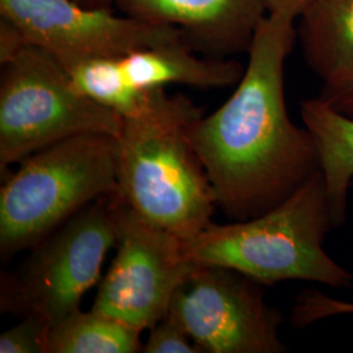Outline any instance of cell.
I'll list each match as a JSON object with an SVG mask.
<instances>
[{"label":"cell","mask_w":353,"mask_h":353,"mask_svg":"<svg viewBox=\"0 0 353 353\" xmlns=\"http://www.w3.org/2000/svg\"><path fill=\"white\" fill-rule=\"evenodd\" d=\"M301 19L309 67L323 81L353 62V0H313Z\"/></svg>","instance_id":"obj_13"},{"label":"cell","mask_w":353,"mask_h":353,"mask_svg":"<svg viewBox=\"0 0 353 353\" xmlns=\"http://www.w3.org/2000/svg\"><path fill=\"white\" fill-rule=\"evenodd\" d=\"M3 178L0 255L33 249L89 204L117 191L118 140L83 134L34 152Z\"/></svg>","instance_id":"obj_4"},{"label":"cell","mask_w":353,"mask_h":353,"mask_svg":"<svg viewBox=\"0 0 353 353\" xmlns=\"http://www.w3.org/2000/svg\"><path fill=\"white\" fill-rule=\"evenodd\" d=\"M294 21L265 16L233 94L191 127L217 205L230 221L265 214L321 170L313 135L292 122L285 105L284 64Z\"/></svg>","instance_id":"obj_1"},{"label":"cell","mask_w":353,"mask_h":353,"mask_svg":"<svg viewBox=\"0 0 353 353\" xmlns=\"http://www.w3.org/2000/svg\"><path fill=\"white\" fill-rule=\"evenodd\" d=\"M203 110L183 94L152 89L118 135L114 196L156 227L188 240L212 223V183L191 141Z\"/></svg>","instance_id":"obj_2"},{"label":"cell","mask_w":353,"mask_h":353,"mask_svg":"<svg viewBox=\"0 0 353 353\" xmlns=\"http://www.w3.org/2000/svg\"><path fill=\"white\" fill-rule=\"evenodd\" d=\"M119 58L89 59L72 65L67 72L79 93L126 118L139 110L150 90L140 92L130 84Z\"/></svg>","instance_id":"obj_15"},{"label":"cell","mask_w":353,"mask_h":353,"mask_svg":"<svg viewBox=\"0 0 353 353\" xmlns=\"http://www.w3.org/2000/svg\"><path fill=\"white\" fill-rule=\"evenodd\" d=\"M75 1L93 8H112L114 6V0H75Z\"/></svg>","instance_id":"obj_22"},{"label":"cell","mask_w":353,"mask_h":353,"mask_svg":"<svg viewBox=\"0 0 353 353\" xmlns=\"http://www.w3.org/2000/svg\"><path fill=\"white\" fill-rule=\"evenodd\" d=\"M262 284L221 265H196L170 305L203 353H281L284 316L265 303Z\"/></svg>","instance_id":"obj_8"},{"label":"cell","mask_w":353,"mask_h":353,"mask_svg":"<svg viewBox=\"0 0 353 353\" xmlns=\"http://www.w3.org/2000/svg\"><path fill=\"white\" fill-rule=\"evenodd\" d=\"M313 0H265L268 14L297 20Z\"/></svg>","instance_id":"obj_21"},{"label":"cell","mask_w":353,"mask_h":353,"mask_svg":"<svg viewBox=\"0 0 353 353\" xmlns=\"http://www.w3.org/2000/svg\"><path fill=\"white\" fill-rule=\"evenodd\" d=\"M185 39L147 48L121 57V65L134 88L147 92L181 84L198 89L237 85L245 67L232 58L196 57Z\"/></svg>","instance_id":"obj_11"},{"label":"cell","mask_w":353,"mask_h":353,"mask_svg":"<svg viewBox=\"0 0 353 353\" xmlns=\"http://www.w3.org/2000/svg\"><path fill=\"white\" fill-rule=\"evenodd\" d=\"M352 316L353 301L330 297L316 290H305L296 297L292 307L290 323L303 328L332 316Z\"/></svg>","instance_id":"obj_16"},{"label":"cell","mask_w":353,"mask_h":353,"mask_svg":"<svg viewBox=\"0 0 353 353\" xmlns=\"http://www.w3.org/2000/svg\"><path fill=\"white\" fill-rule=\"evenodd\" d=\"M0 16L20 28L28 45L49 52L65 70L89 59L125 57L185 39L174 26L75 0H0Z\"/></svg>","instance_id":"obj_9"},{"label":"cell","mask_w":353,"mask_h":353,"mask_svg":"<svg viewBox=\"0 0 353 353\" xmlns=\"http://www.w3.org/2000/svg\"><path fill=\"white\" fill-rule=\"evenodd\" d=\"M143 353H203L191 341L186 331L172 316H165L150 328V335L143 343Z\"/></svg>","instance_id":"obj_18"},{"label":"cell","mask_w":353,"mask_h":353,"mask_svg":"<svg viewBox=\"0 0 353 353\" xmlns=\"http://www.w3.org/2000/svg\"><path fill=\"white\" fill-rule=\"evenodd\" d=\"M127 16L176 28L204 57L229 58L249 50L268 14L265 0H114Z\"/></svg>","instance_id":"obj_10"},{"label":"cell","mask_w":353,"mask_h":353,"mask_svg":"<svg viewBox=\"0 0 353 353\" xmlns=\"http://www.w3.org/2000/svg\"><path fill=\"white\" fill-rule=\"evenodd\" d=\"M26 46L28 42L20 28L0 16V64L11 62Z\"/></svg>","instance_id":"obj_20"},{"label":"cell","mask_w":353,"mask_h":353,"mask_svg":"<svg viewBox=\"0 0 353 353\" xmlns=\"http://www.w3.org/2000/svg\"><path fill=\"white\" fill-rule=\"evenodd\" d=\"M301 117L316 141L335 227H341L347 220L353 178V121L336 113L319 97L303 102Z\"/></svg>","instance_id":"obj_12"},{"label":"cell","mask_w":353,"mask_h":353,"mask_svg":"<svg viewBox=\"0 0 353 353\" xmlns=\"http://www.w3.org/2000/svg\"><path fill=\"white\" fill-rule=\"evenodd\" d=\"M123 118L79 93L49 52L28 45L1 65L0 173L34 152L83 134L118 138Z\"/></svg>","instance_id":"obj_5"},{"label":"cell","mask_w":353,"mask_h":353,"mask_svg":"<svg viewBox=\"0 0 353 353\" xmlns=\"http://www.w3.org/2000/svg\"><path fill=\"white\" fill-rule=\"evenodd\" d=\"M141 331L94 309H77L51 325L46 353L141 352Z\"/></svg>","instance_id":"obj_14"},{"label":"cell","mask_w":353,"mask_h":353,"mask_svg":"<svg viewBox=\"0 0 353 353\" xmlns=\"http://www.w3.org/2000/svg\"><path fill=\"white\" fill-rule=\"evenodd\" d=\"M334 228L319 170L265 214L228 224L212 221L196 236L181 240V252L192 263L227 267L262 285L303 280L348 290L353 287L352 272L323 248Z\"/></svg>","instance_id":"obj_3"},{"label":"cell","mask_w":353,"mask_h":353,"mask_svg":"<svg viewBox=\"0 0 353 353\" xmlns=\"http://www.w3.org/2000/svg\"><path fill=\"white\" fill-rule=\"evenodd\" d=\"M117 252L92 309L139 331L169 314L179 285L196 263L181 252V239L153 225L113 194Z\"/></svg>","instance_id":"obj_7"},{"label":"cell","mask_w":353,"mask_h":353,"mask_svg":"<svg viewBox=\"0 0 353 353\" xmlns=\"http://www.w3.org/2000/svg\"><path fill=\"white\" fill-rule=\"evenodd\" d=\"M51 323L30 313L0 335V353H46Z\"/></svg>","instance_id":"obj_17"},{"label":"cell","mask_w":353,"mask_h":353,"mask_svg":"<svg viewBox=\"0 0 353 353\" xmlns=\"http://www.w3.org/2000/svg\"><path fill=\"white\" fill-rule=\"evenodd\" d=\"M117 245L113 194L89 204L32 250L21 276L1 275V313L43 316L51 325L80 309Z\"/></svg>","instance_id":"obj_6"},{"label":"cell","mask_w":353,"mask_h":353,"mask_svg":"<svg viewBox=\"0 0 353 353\" xmlns=\"http://www.w3.org/2000/svg\"><path fill=\"white\" fill-rule=\"evenodd\" d=\"M318 97L336 113L353 121V62L325 80Z\"/></svg>","instance_id":"obj_19"}]
</instances>
